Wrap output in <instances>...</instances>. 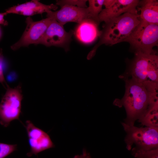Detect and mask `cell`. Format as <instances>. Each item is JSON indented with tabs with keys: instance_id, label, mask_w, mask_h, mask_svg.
<instances>
[{
	"instance_id": "603a6c76",
	"label": "cell",
	"mask_w": 158,
	"mask_h": 158,
	"mask_svg": "<svg viewBox=\"0 0 158 158\" xmlns=\"http://www.w3.org/2000/svg\"><path fill=\"white\" fill-rule=\"evenodd\" d=\"M116 0H104L103 5L105 8H108L112 5L115 2Z\"/></svg>"
},
{
	"instance_id": "44dd1931",
	"label": "cell",
	"mask_w": 158,
	"mask_h": 158,
	"mask_svg": "<svg viewBox=\"0 0 158 158\" xmlns=\"http://www.w3.org/2000/svg\"><path fill=\"white\" fill-rule=\"evenodd\" d=\"M72 158H92L90 153L86 150H83L82 153L79 155H75Z\"/></svg>"
},
{
	"instance_id": "6da1fadb",
	"label": "cell",
	"mask_w": 158,
	"mask_h": 158,
	"mask_svg": "<svg viewBox=\"0 0 158 158\" xmlns=\"http://www.w3.org/2000/svg\"><path fill=\"white\" fill-rule=\"evenodd\" d=\"M121 77L125 82V94L121 99H116L113 104L119 107H124L126 115L124 122L134 125L135 121L145 114L151 104L158 102V94L151 92L143 85L127 77Z\"/></svg>"
},
{
	"instance_id": "ba28073f",
	"label": "cell",
	"mask_w": 158,
	"mask_h": 158,
	"mask_svg": "<svg viewBox=\"0 0 158 158\" xmlns=\"http://www.w3.org/2000/svg\"><path fill=\"white\" fill-rule=\"evenodd\" d=\"M51 20L47 18L39 21H34L30 17H27L26 20L27 25L24 32L20 40L11 46V49L15 50L32 44H36Z\"/></svg>"
},
{
	"instance_id": "9c48e42d",
	"label": "cell",
	"mask_w": 158,
	"mask_h": 158,
	"mask_svg": "<svg viewBox=\"0 0 158 158\" xmlns=\"http://www.w3.org/2000/svg\"><path fill=\"white\" fill-rule=\"evenodd\" d=\"M46 16L63 25L68 22H75L79 24L87 19H90L87 8L68 5L63 6L57 11H48Z\"/></svg>"
},
{
	"instance_id": "7c38bea8",
	"label": "cell",
	"mask_w": 158,
	"mask_h": 158,
	"mask_svg": "<svg viewBox=\"0 0 158 158\" xmlns=\"http://www.w3.org/2000/svg\"><path fill=\"white\" fill-rule=\"evenodd\" d=\"M57 6L53 4L45 5L38 0H33L11 7L5 12L7 14L15 13L30 16L45 12L47 13L52 10H55L58 8Z\"/></svg>"
},
{
	"instance_id": "8992f818",
	"label": "cell",
	"mask_w": 158,
	"mask_h": 158,
	"mask_svg": "<svg viewBox=\"0 0 158 158\" xmlns=\"http://www.w3.org/2000/svg\"><path fill=\"white\" fill-rule=\"evenodd\" d=\"M7 87L0 103V123L5 127L12 121L19 119L23 99L20 85L13 88L8 85Z\"/></svg>"
},
{
	"instance_id": "30bf717a",
	"label": "cell",
	"mask_w": 158,
	"mask_h": 158,
	"mask_svg": "<svg viewBox=\"0 0 158 158\" xmlns=\"http://www.w3.org/2000/svg\"><path fill=\"white\" fill-rule=\"evenodd\" d=\"M26 128L30 151L27 154L28 156L37 154L39 153L53 147L54 145L48 135L35 126L30 121H26Z\"/></svg>"
},
{
	"instance_id": "ffe728a7",
	"label": "cell",
	"mask_w": 158,
	"mask_h": 158,
	"mask_svg": "<svg viewBox=\"0 0 158 158\" xmlns=\"http://www.w3.org/2000/svg\"><path fill=\"white\" fill-rule=\"evenodd\" d=\"M4 60L2 50L0 49V83L3 85H7L4 76Z\"/></svg>"
},
{
	"instance_id": "277c9868",
	"label": "cell",
	"mask_w": 158,
	"mask_h": 158,
	"mask_svg": "<svg viewBox=\"0 0 158 158\" xmlns=\"http://www.w3.org/2000/svg\"><path fill=\"white\" fill-rule=\"evenodd\" d=\"M126 135L124 141L126 148L130 150L133 144L134 148L150 150L158 149V128L145 127H138L121 123Z\"/></svg>"
},
{
	"instance_id": "ac0fdd59",
	"label": "cell",
	"mask_w": 158,
	"mask_h": 158,
	"mask_svg": "<svg viewBox=\"0 0 158 158\" xmlns=\"http://www.w3.org/2000/svg\"><path fill=\"white\" fill-rule=\"evenodd\" d=\"M86 0H56V5L61 7L65 5L76 6L81 8H87Z\"/></svg>"
},
{
	"instance_id": "e0dca14e",
	"label": "cell",
	"mask_w": 158,
	"mask_h": 158,
	"mask_svg": "<svg viewBox=\"0 0 158 158\" xmlns=\"http://www.w3.org/2000/svg\"><path fill=\"white\" fill-rule=\"evenodd\" d=\"M132 155L135 158H158V149L143 150L133 148Z\"/></svg>"
},
{
	"instance_id": "cb8c5ba5",
	"label": "cell",
	"mask_w": 158,
	"mask_h": 158,
	"mask_svg": "<svg viewBox=\"0 0 158 158\" xmlns=\"http://www.w3.org/2000/svg\"></svg>"
},
{
	"instance_id": "52a82bcc",
	"label": "cell",
	"mask_w": 158,
	"mask_h": 158,
	"mask_svg": "<svg viewBox=\"0 0 158 158\" xmlns=\"http://www.w3.org/2000/svg\"><path fill=\"white\" fill-rule=\"evenodd\" d=\"M73 34L72 31L67 32L63 25L55 20L51 22L46 30L37 43L49 47L54 46L68 50Z\"/></svg>"
},
{
	"instance_id": "8fae6325",
	"label": "cell",
	"mask_w": 158,
	"mask_h": 158,
	"mask_svg": "<svg viewBox=\"0 0 158 158\" xmlns=\"http://www.w3.org/2000/svg\"><path fill=\"white\" fill-rule=\"evenodd\" d=\"M137 0H116L110 7L102 9L98 16L99 22L105 23L126 13L138 14L137 6L139 2Z\"/></svg>"
},
{
	"instance_id": "3957f363",
	"label": "cell",
	"mask_w": 158,
	"mask_h": 158,
	"mask_svg": "<svg viewBox=\"0 0 158 158\" xmlns=\"http://www.w3.org/2000/svg\"><path fill=\"white\" fill-rule=\"evenodd\" d=\"M128 75L134 81L143 85L150 92H158V56L156 53H135Z\"/></svg>"
},
{
	"instance_id": "2e32d148",
	"label": "cell",
	"mask_w": 158,
	"mask_h": 158,
	"mask_svg": "<svg viewBox=\"0 0 158 158\" xmlns=\"http://www.w3.org/2000/svg\"><path fill=\"white\" fill-rule=\"evenodd\" d=\"M87 8L90 19L99 24L98 16L102 10L104 0H89Z\"/></svg>"
},
{
	"instance_id": "9a60e30c",
	"label": "cell",
	"mask_w": 158,
	"mask_h": 158,
	"mask_svg": "<svg viewBox=\"0 0 158 158\" xmlns=\"http://www.w3.org/2000/svg\"><path fill=\"white\" fill-rule=\"evenodd\" d=\"M138 121L145 127L158 128V103L151 104L145 114Z\"/></svg>"
},
{
	"instance_id": "4fadbf2b",
	"label": "cell",
	"mask_w": 158,
	"mask_h": 158,
	"mask_svg": "<svg viewBox=\"0 0 158 158\" xmlns=\"http://www.w3.org/2000/svg\"><path fill=\"white\" fill-rule=\"evenodd\" d=\"M99 24L90 19L83 21L76 28L75 34L76 37L81 42L86 44L91 43L100 35L98 29Z\"/></svg>"
},
{
	"instance_id": "7402d4cb",
	"label": "cell",
	"mask_w": 158,
	"mask_h": 158,
	"mask_svg": "<svg viewBox=\"0 0 158 158\" xmlns=\"http://www.w3.org/2000/svg\"><path fill=\"white\" fill-rule=\"evenodd\" d=\"M7 14L6 12L3 13H0V24L4 25H8V22L4 19V17Z\"/></svg>"
},
{
	"instance_id": "7a4b0ae2",
	"label": "cell",
	"mask_w": 158,
	"mask_h": 158,
	"mask_svg": "<svg viewBox=\"0 0 158 158\" xmlns=\"http://www.w3.org/2000/svg\"><path fill=\"white\" fill-rule=\"evenodd\" d=\"M140 22L139 14L126 13L105 23L101 31L99 42L88 53L87 59H92L102 44L112 45L124 42Z\"/></svg>"
},
{
	"instance_id": "5bb4252c",
	"label": "cell",
	"mask_w": 158,
	"mask_h": 158,
	"mask_svg": "<svg viewBox=\"0 0 158 158\" xmlns=\"http://www.w3.org/2000/svg\"><path fill=\"white\" fill-rule=\"evenodd\" d=\"M140 12L141 20L149 24L158 25V1L156 0L139 1L137 8Z\"/></svg>"
},
{
	"instance_id": "5b68a950",
	"label": "cell",
	"mask_w": 158,
	"mask_h": 158,
	"mask_svg": "<svg viewBox=\"0 0 158 158\" xmlns=\"http://www.w3.org/2000/svg\"><path fill=\"white\" fill-rule=\"evenodd\" d=\"M140 20L139 24L124 42H129L135 52L155 53L153 48L158 45V25Z\"/></svg>"
},
{
	"instance_id": "d6986e66",
	"label": "cell",
	"mask_w": 158,
	"mask_h": 158,
	"mask_svg": "<svg viewBox=\"0 0 158 158\" xmlns=\"http://www.w3.org/2000/svg\"><path fill=\"white\" fill-rule=\"evenodd\" d=\"M16 145L0 142V158H5L16 149Z\"/></svg>"
}]
</instances>
